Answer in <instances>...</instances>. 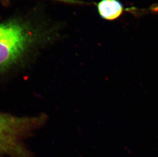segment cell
<instances>
[{"instance_id": "1", "label": "cell", "mask_w": 158, "mask_h": 157, "mask_svg": "<svg viewBox=\"0 0 158 157\" xmlns=\"http://www.w3.org/2000/svg\"><path fill=\"white\" fill-rule=\"evenodd\" d=\"M42 120L40 117H17L0 113V154L10 157H32L20 139Z\"/></svg>"}, {"instance_id": "2", "label": "cell", "mask_w": 158, "mask_h": 157, "mask_svg": "<svg viewBox=\"0 0 158 157\" xmlns=\"http://www.w3.org/2000/svg\"><path fill=\"white\" fill-rule=\"evenodd\" d=\"M34 40L29 26L19 21L0 24V71L12 65L24 54Z\"/></svg>"}, {"instance_id": "3", "label": "cell", "mask_w": 158, "mask_h": 157, "mask_svg": "<svg viewBox=\"0 0 158 157\" xmlns=\"http://www.w3.org/2000/svg\"><path fill=\"white\" fill-rule=\"evenodd\" d=\"M123 6L118 0H102L97 4L100 16L106 21H114L123 14Z\"/></svg>"}]
</instances>
